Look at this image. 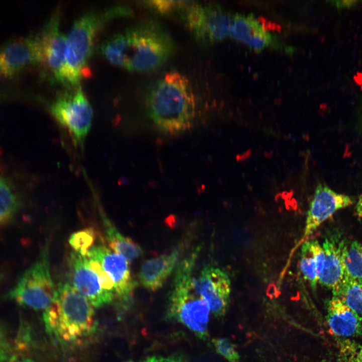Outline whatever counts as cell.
<instances>
[{
    "mask_svg": "<svg viewBox=\"0 0 362 362\" xmlns=\"http://www.w3.org/2000/svg\"><path fill=\"white\" fill-rule=\"evenodd\" d=\"M149 116L161 131L175 133L191 126L195 101L189 80L183 74L166 73L150 90L146 99Z\"/></svg>",
    "mask_w": 362,
    "mask_h": 362,
    "instance_id": "6da1fadb",
    "label": "cell"
},
{
    "mask_svg": "<svg viewBox=\"0 0 362 362\" xmlns=\"http://www.w3.org/2000/svg\"><path fill=\"white\" fill-rule=\"evenodd\" d=\"M132 15L128 7L117 5L101 11L87 13L74 21L66 36L65 85L76 86L90 73L88 61L95 38L109 22Z\"/></svg>",
    "mask_w": 362,
    "mask_h": 362,
    "instance_id": "7a4b0ae2",
    "label": "cell"
},
{
    "mask_svg": "<svg viewBox=\"0 0 362 362\" xmlns=\"http://www.w3.org/2000/svg\"><path fill=\"white\" fill-rule=\"evenodd\" d=\"M43 319L50 334L66 342L87 336L97 327L93 306L68 283L59 284L54 301L44 311Z\"/></svg>",
    "mask_w": 362,
    "mask_h": 362,
    "instance_id": "3957f363",
    "label": "cell"
},
{
    "mask_svg": "<svg viewBox=\"0 0 362 362\" xmlns=\"http://www.w3.org/2000/svg\"><path fill=\"white\" fill-rule=\"evenodd\" d=\"M198 250L197 248L177 264L169 299L168 313L197 337L205 340L208 335L211 312L207 303L196 292L192 277Z\"/></svg>",
    "mask_w": 362,
    "mask_h": 362,
    "instance_id": "277c9868",
    "label": "cell"
},
{
    "mask_svg": "<svg viewBox=\"0 0 362 362\" xmlns=\"http://www.w3.org/2000/svg\"><path fill=\"white\" fill-rule=\"evenodd\" d=\"M130 45V71L152 70L162 64L173 49V41L162 26L153 22L138 25L125 32Z\"/></svg>",
    "mask_w": 362,
    "mask_h": 362,
    "instance_id": "5b68a950",
    "label": "cell"
},
{
    "mask_svg": "<svg viewBox=\"0 0 362 362\" xmlns=\"http://www.w3.org/2000/svg\"><path fill=\"white\" fill-rule=\"evenodd\" d=\"M49 244L46 243L37 260L21 276L8 298L24 307L46 310L56 295L50 273Z\"/></svg>",
    "mask_w": 362,
    "mask_h": 362,
    "instance_id": "8992f818",
    "label": "cell"
},
{
    "mask_svg": "<svg viewBox=\"0 0 362 362\" xmlns=\"http://www.w3.org/2000/svg\"><path fill=\"white\" fill-rule=\"evenodd\" d=\"M50 111L57 122L67 130L74 142L82 145L92 126L93 111L81 86L58 96Z\"/></svg>",
    "mask_w": 362,
    "mask_h": 362,
    "instance_id": "52a82bcc",
    "label": "cell"
},
{
    "mask_svg": "<svg viewBox=\"0 0 362 362\" xmlns=\"http://www.w3.org/2000/svg\"><path fill=\"white\" fill-rule=\"evenodd\" d=\"M184 15L188 28L200 41L214 43L229 34L233 16L217 4H190Z\"/></svg>",
    "mask_w": 362,
    "mask_h": 362,
    "instance_id": "ba28073f",
    "label": "cell"
},
{
    "mask_svg": "<svg viewBox=\"0 0 362 362\" xmlns=\"http://www.w3.org/2000/svg\"><path fill=\"white\" fill-rule=\"evenodd\" d=\"M60 21V12L57 9L37 34L40 49L39 66L53 80L65 85L66 36L61 32Z\"/></svg>",
    "mask_w": 362,
    "mask_h": 362,
    "instance_id": "9c48e42d",
    "label": "cell"
},
{
    "mask_svg": "<svg viewBox=\"0 0 362 362\" xmlns=\"http://www.w3.org/2000/svg\"><path fill=\"white\" fill-rule=\"evenodd\" d=\"M40 62L37 34L15 37L0 45V79H15Z\"/></svg>",
    "mask_w": 362,
    "mask_h": 362,
    "instance_id": "30bf717a",
    "label": "cell"
},
{
    "mask_svg": "<svg viewBox=\"0 0 362 362\" xmlns=\"http://www.w3.org/2000/svg\"><path fill=\"white\" fill-rule=\"evenodd\" d=\"M194 289L207 303L215 317L224 316L229 306L231 282L228 275L213 265H206L197 279H193Z\"/></svg>",
    "mask_w": 362,
    "mask_h": 362,
    "instance_id": "8fae6325",
    "label": "cell"
},
{
    "mask_svg": "<svg viewBox=\"0 0 362 362\" xmlns=\"http://www.w3.org/2000/svg\"><path fill=\"white\" fill-rule=\"evenodd\" d=\"M69 267L73 288L93 307L100 308L113 301L115 296L103 289L99 276L90 266L85 255L72 251L69 257Z\"/></svg>",
    "mask_w": 362,
    "mask_h": 362,
    "instance_id": "7c38bea8",
    "label": "cell"
},
{
    "mask_svg": "<svg viewBox=\"0 0 362 362\" xmlns=\"http://www.w3.org/2000/svg\"><path fill=\"white\" fill-rule=\"evenodd\" d=\"M352 204L353 200L349 196L337 193L326 185L318 184L307 212L303 235L291 254L335 212Z\"/></svg>",
    "mask_w": 362,
    "mask_h": 362,
    "instance_id": "4fadbf2b",
    "label": "cell"
},
{
    "mask_svg": "<svg viewBox=\"0 0 362 362\" xmlns=\"http://www.w3.org/2000/svg\"><path fill=\"white\" fill-rule=\"evenodd\" d=\"M86 256L93 257L101 263L114 283L116 297L123 302L129 301L137 285L133 279L129 262L122 255L103 245H94Z\"/></svg>",
    "mask_w": 362,
    "mask_h": 362,
    "instance_id": "5bb4252c",
    "label": "cell"
},
{
    "mask_svg": "<svg viewBox=\"0 0 362 362\" xmlns=\"http://www.w3.org/2000/svg\"><path fill=\"white\" fill-rule=\"evenodd\" d=\"M326 313L328 325L335 335L343 338L362 335V320L338 297L328 300Z\"/></svg>",
    "mask_w": 362,
    "mask_h": 362,
    "instance_id": "9a60e30c",
    "label": "cell"
},
{
    "mask_svg": "<svg viewBox=\"0 0 362 362\" xmlns=\"http://www.w3.org/2000/svg\"><path fill=\"white\" fill-rule=\"evenodd\" d=\"M179 255V250L176 249L169 254L145 260L138 274L142 286L151 291L159 289L172 273Z\"/></svg>",
    "mask_w": 362,
    "mask_h": 362,
    "instance_id": "2e32d148",
    "label": "cell"
},
{
    "mask_svg": "<svg viewBox=\"0 0 362 362\" xmlns=\"http://www.w3.org/2000/svg\"><path fill=\"white\" fill-rule=\"evenodd\" d=\"M229 35L258 51L269 44L272 40L270 34L253 15L233 16Z\"/></svg>",
    "mask_w": 362,
    "mask_h": 362,
    "instance_id": "e0dca14e",
    "label": "cell"
},
{
    "mask_svg": "<svg viewBox=\"0 0 362 362\" xmlns=\"http://www.w3.org/2000/svg\"><path fill=\"white\" fill-rule=\"evenodd\" d=\"M342 244L343 242L338 244L333 240L326 238L322 245L325 259L318 282L331 290L333 295L337 293L345 278L342 259Z\"/></svg>",
    "mask_w": 362,
    "mask_h": 362,
    "instance_id": "ac0fdd59",
    "label": "cell"
},
{
    "mask_svg": "<svg viewBox=\"0 0 362 362\" xmlns=\"http://www.w3.org/2000/svg\"><path fill=\"white\" fill-rule=\"evenodd\" d=\"M325 253L317 240H306L302 244L299 267L304 279L315 289L324 262Z\"/></svg>",
    "mask_w": 362,
    "mask_h": 362,
    "instance_id": "d6986e66",
    "label": "cell"
},
{
    "mask_svg": "<svg viewBox=\"0 0 362 362\" xmlns=\"http://www.w3.org/2000/svg\"><path fill=\"white\" fill-rule=\"evenodd\" d=\"M101 217L105 229L109 246L115 252L124 256L129 262L141 256L142 248L131 238L123 235L117 229L103 212Z\"/></svg>",
    "mask_w": 362,
    "mask_h": 362,
    "instance_id": "ffe728a7",
    "label": "cell"
},
{
    "mask_svg": "<svg viewBox=\"0 0 362 362\" xmlns=\"http://www.w3.org/2000/svg\"><path fill=\"white\" fill-rule=\"evenodd\" d=\"M101 52L111 63L127 69L130 45L126 33L117 34L110 38L102 45Z\"/></svg>",
    "mask_w": 362,
    "mask_h": 362,
    "instance_id": "44dd1931",
    "label": "cell"
},
{
    "mask_svg": "<svg viewBox=\"0 0 362 362\" xmlns=\"http://www.w3.org/2000/svg\"><path fill=\"white\" fill-rule=\"evenodd\" d=\"M342 259L345 278L362 280V242L353 241L349 245L343 242Z\"/></svg>",
    "mask_w": 362,
    "mask_h": 362,
    "instance_id": "7402d4cb",
    "label": "cell"
},
{
    "mask_svg": "<svg viewBox=\"0 0 362 362\" xmlns=\"http://www.w3.org/2000/svg\"><path fill=\"white\" fill-rule=\"evenodd\" d=\"M362 320V280L345 278L335 295Z\"/></svg>",
    "mask_w": 362,
    "mask_h": 362,
    "instance_id": "603a6c76",
    "label": "cell"
},
{
    "mask_svg": "<svg viewBox=\"0 0 362 362\" xmlns=\"http://www.w3.org/2000/svg\"><path fill=\"white\" fill-rule=\"evenodd\" d=\"M19 206L15 190L7 179L0 176V225L11 219Z\"/></svg>",
    "mask_w": 362,
    "mask_h": 362,
    "instance_id": "cb8c5ba5",
    "label": "cell"
},
{
    "mask_svg": "<svg viewBox=\"0 0 362 362\" xmlns=\"http://www.w3.org/2000/svg\"><path fill=\"white\" fill-rule=\"evenodd\" d=\"M333 362H362V346L347 339L338 341Z\"/></svg>",
    "mask_w": 362,
    "mask_h": 362,
    "instance_id": "d4e9b609",
    "label": "cell"
},
{
    "mask_svg": "<svg viewBox=\"0 0 362 362\" xmlns=\"http://www.w3.org/2000/svg\"><path fill=\"white\" fill-rule=\"evenodd\" d=\"M95 237L92 229H83L72 234L69 243L73 251L86 255L88 249L93 246Z\"/></svg>",
    "mask_w": 362,
    "mask_h": 362,
    "instance_id": "484cf974",
    "label": "cell"
},
{
    "mask_svg": "<svg viewBox=\"0 0 362 362\" xmlns=\"http://www.w3.org/2000/svg\"><path fill=\"white\" fill-rule=\"evenodd\" d=\"M217 352L229 362H239L240 355L236 345L229 339L217 338L212 339Z\"/></svg>",
    "mask_w": 362,
    "mask_h": 362,
    "instance_id": "4316f807",
    "label": "cell"
},
{
    "mask_svg": "<svg viewBox=\"0 0 362 362\" xmlns=\"http://www.w3.org/2000/svg\"><path fill=\"white\" fill-rule=\"evenodd\" d=\"M188 2L182 1H150L146 2V4L157 12L166 14L177 9L185 8L188 4Z\"/></svg>",
    "mask_w": 362,
    "mask_h": 362,
    "instance_id": "83f0119b",
    "label": "cell"
},
{
    "mask_svg": "<svg viewBox=\"0 0 362 362\" xmlns=\"http://www.w3.org/2000/svg\"><path fill=\"white\" fill-rule=\"evenodd\" d=\"M145 362H184L179 356L171 355L168 356H152L148 357Z\"/></svg>",
    "mask_w": 362,
    "mask_h": 362,
    "instance_id": "f1b7e54d",
    "label": "cell"
},
{
    "mask_svg": "<svg viewBox=\"0 0 362 362\" xmlns=\"http://www.w3.org/2000/svg\"><path fill=\"white\" fill-rule=\"evenodd\" d=\"M7 344L5 340L3 333L0 329V362L3 361L7 357Z\"/></svg>",
    "mask_w": 362,
    "mask_h": 362,
    "instance_id": "f546056e",
    "label": "cell"
},
{
    "mask_svg": "<svg viewBox=\"0 0 362 362\" xmlns=\"http://www.w3.org/2000/svg\"><path fill=\"white\" fill-rule=\"evenodd\" d=\"M356 213L362 223V194L358 198L355 206Z\"/></svg>",
    "mask_w": 362,
    "mask_h": 362,
    "instance_id": "4dcf8cb0",
    "label": "cell"
},
{
    "mask_svg": "<svg viewBox=\"0 0 362 362\" xmlns=\"http://www.w3.org/2000/svg\"><path fill=\"white\" fill-rule=\"evenodd\" d=\"M10 362H34L33 360L29 357L17 358L14 356L11 358Z\"/></svg>",
    "mask_w": 362,
    "mask_h": 362,
    "instance_id": "1f68e13d",
    "label": "cell"
},
{
    "mask_svg": "<svg viewBox=\"0 0 362 362\" xmlns=\"http://www.w3.org/2000/svg\"><path fill=\"white\" fill-rule=\"evenodd\" d=\"M3 278V275L2 274H0V281Z\"/></svg>",
    "mask_w": 362,
    "mask_h": 362,
    "instance_id": "d6a6232c",
    "label": "cell"
},
{
    "mask_svg": "<svg viewBox=\"0 0 362 362\" xmlns=\"http://www.w3.org/2000/svg\"><path fill=\"white\" fill-rule=\"evenodd\" d=\"M128 362H132V361H128Z\"/></svg>",
    "mask_w": 362,
    "mask_h": 362,
    "instance_id": "836d02e7",
    "label": "cell"
}]
</instances>
